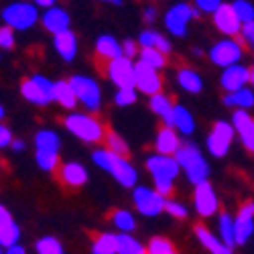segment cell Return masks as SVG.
<instances>
[{
	"instance_id": "6da1fadb",
	"label": "cell",
	"mask_w": 254,
	"mask_h": 254,
	"mask_svg": "<svg viewBox=\"0 0 254 254\" xmlns=\"http://www.w3.org/2000/svg\"><path fill=\"white\" fill-rule=\"evenodd\" d=\"M92 159L100 169L108 171L122 187H134L136 185L138 173H136V169L128 163L126 157H120V155H116L108 149H98V151L92 153Z\"/></svg>"
},
{
	"instance_id": "7a4b0ae2",
	"label": "cell",
	"mask_w": 254,
	"mask_h": 254,
	"mask_svg": "<svg viewBox=\"0 0 254 254\" xmlns=\"http://www.w3.org/2000/svg\"><path fill=\"white\" fill-rule=\"evenodd\" d=\"M146 167L155 179V189L161 195H169L173 191V181L179 175V163L173 155H153L146 159Z\"/></svg>"
},
{
	"instance_id": "3957f363",
	"label": "cell",
	"mask_w": 254,
	"mask_h": 254,
	"mask_svg": "<svg viewBox=\"0 0 254 254\" xmlns=\"http://www.w3.org/2000/svg\"><path fill=\"white\" fill-rule=\"evenodd\" d=\"M63 124H65V128L73 136H77L83 142H90V144L102 142L106 138V134H108V130L104 128V124L92 114H79V112L67 114Z\"/></svg>"
},
{
	"instance_id": "277c9868",
	"label": "cell",
	"mask_w": 254,
	"mask_h": 254,
	"mask_svg": "<svg viewBox=\"0 0 254 254\" xmlns=\"http://www.w3.org/2000/svg\"><path fill=\"white\" fill-rule=\"evenodd\" d=\"M4 25H8L14 31H27L37 25L39 20V10L37 4L31 2H12L2 10Z\"/></svg>"
},
{
	"instance_id": "5b68a950",
	"label": "cell",
	"mask_w": 254,
	"mask_h": 254,
	"mask_svg": "<svg viewBox=\"0 0 254 254\" xmlns=\"http://www.w3.org/2000/svg\"><path fill=\"white\" fill-rule=\"evenodd\" d=\"M53 88H55V81H51L45 75H33L27 81H23L20 86V94L23 98L31 104L37 106H47L49 102H53Z\"/></svg>"
},
{
	"instance_id": "8992f818",
	"label": "cell",
	"mask_w": 254,
	"mask_h": 254,
	"mask_svg": "<svg viewBox=\"0 0 254 254\" xmlns=\"http://www.w3.org/2000/svg\"><path fill=\"white\" fill-rule=\"evenodd\" d=\"M71 88L77 96V102H81L90 112H98L100 110V104H102V92L98 81L88 77V75H73L69 79Z\"/></svg>"
},
{
	"instance_id": "52a82bcc",
	"label": "cell",
	"mask_w": 254,
	"mask_h": 254,
	"mask_svg": "<svg viewBox=\"0 0 254 254\" xmlns=\"http://www.w3.org/2000/svg\"><path fill=\"white\" fill-rule=\"evenodd\" d=\"M242 41L236 39H224L218 41V43L209 49V61L218 67H230V65H236V63L242 59Z\"/></svg>"
},
{
	"instance_id": "ba28073f",
	"label": "cell",
	"mask_w": 254,
	"mask_h": 254,
	"mask_svg": "<svg viewBox=\"0 0 254 254\" xmlns=\"http://www.w3.org/2000/svg\"><path fill=\"white\" fill-rule=\"evenodd\" d=\"M234 132L236 128L232 126L230 122H216L214 128H211L209 136H207V151L214 155V157H226L228 151H230V144H232V138H234Z\"/></svg>"
},
{
	"instance_id": "9c48e42d",
	"label": "cell",
	"mask_w": 254,
	"mask_h": 254,
	"mask_svg": "<svg viewBox=\"0 0 254 254\" xmlns=\"http://www.w3.org/2000/svg\"><path fill=\"white\" fill-rule=\"evenodd\" d=\"M106 75L116 88H134V63L128 57H118L106 63Z\"/></svg>"
},
{
	"instance_id": "30bf717a",
	"label": "cell",
	"mask_w": 254,
	"mask_h": 254,
	"mask_svg": "<svg viewBox=\"0 0 254 254\" xmlns=\"http://www.w3.org/2000/svg\"><path fill=\"white\" fill-rule=\"evenodd\" d=\"M134 205L142 216H159L161 211H165V195H161L157 189H149V187H136L132 193Z\"/></svg>"
},
{
	"instance_id": "8fae6325",
	"label": "cell",
	"mask_w": 254,
	"mask_h": 254,
	"mask_svg": "<svg viewBox=\"0 0 254 254\" xmlns=\"http://www.w3.org/2000/svg\"><path fill=\"white\" fill-rule=\"evenodd\" d=\"M134 88L146 96H155V94H161V88H163V81H161V75H159V69L146 65L142 61H136L134 63Z\"/></svg>"
},
{
	"instance_id": "7c38bea8",
	"label": "cell",
	"mask_w": 254,
	"mask_h": 254,
	"mask_svg": "<svg viewBox=\"0 0 254 254\" xmlns=\"http://www.w3.org/2000/svg\"><path fill=\"white\" fill-rule=\"evenodd\" d=\"M195 18L193 16V8L189 4H175L173 8H169L165 14V27L169 29V33L175 37H183L187 33V25L189 20Z\"/></svg>"
},
{
	"instance_id": "4fadbf2b",
	"label": "cell",
	"mask_w": 254,
	"mask_h": 254,
	"mask_svg": "<svg viewBox=\"0 0 254 254\" xmlns=\"http://www.w3.org/2000/svg\"><path fill=\"white\" fill-rule=\"evenodd\" d=\"M195 209H197V214L207 218L211 214H216L218 211V195L214 191V187H211L209 181H203V183H197L195 185Z\"/></svg>"
},
{
	"instance_id": "5bb4252c",
	"label": "cell",
	"mask_w": 254,
	"mask_h": 254,
	"mask_svg": "<svg viewBox=\"0 0 254 254\" xmlns=\"http://www.w3.org/2000/svg\"><path fill=\"white\" fill-rule=\"evenodd\" d=\"M254 234V201H246L234 220L236 244H244Z\"/></svg>"
},
{
	"instance_id": "9a60e30c",
	"label": "cell",
	"mask_w": 254,
	"mask_h": 254,
	"mask_svg": "<svg viewBox=\"0 0 254 254\" xmlns=\"http://www.w3.org/2000/svg\"><path fill=\"white\" fill-rule=\"evenodd\" d=\"M214 25L218 27L220 33H224L228 37H236L242 31V23H240V18L236 16L232 4H222L214 12Z\"/></svg>"
},
{
	"instance_id": "2e32d148",
	"label": "cell",
	"mask_w": 254,
	"mask_h": 254,
	"mask_svg": "<svg viewBox=\"0 0 254 254\" xmlns=\"http://www.w3.org/2000/svg\"><path fill=\"white\" fill-rule=\"evenodd\" d=\"M232 126L236 128L244 149L254 153V118L246 110H234V114H232Z\"/></svg>"
},
{
	"instance_id": "e0dca14e",
	"label": "cell",
	"mask_w": 254,
	"mask_h": 254,
	"mask_svg": "<svg viewBox=\"0 0 254 254\" xmlns=\"http://www.w3.org/2000/svg\"><path fill=\"white\" fill-rule=\"evenodd\" d=\"M220 81H222V88L226 92H236L240 88H246V83L250 81V69L240 65V63H236V65H230V67L224 69Z\"/></svg>"
},
{
	"instance_id": "ac0fdd59",
	"label": "cell",
	"mask_w": 254,
	"mask_h": 254,
	"mask_svg": "<svg viewBox=\"0 0 254 254\" xmlns=\"http://www.w3.org/2000/svg\"><path fill=\"white\" fill-rule=\"evenodd\" d=\"M41 23H43V27L49 33L57 35V33H63V31L69 29V14H67V10H63V8H59L55 4V6H51V8H47L43 12V16H41Z\"/></svg>"
},
{
	"instance_id": "d6986e66",
	"label": "cell",
	"mask_w": 254,
	"mask_h": 254,
	"mask_svg": "<svg viewBox=\"0 0 254 254\" xmlns=\"http://www.w3.org/2000/svg\"><path fill=\"white\" fill-rule=\"evenodd\" d=\"M59 179L65 187L75 189L88 181V171H86V167L79 163H65L59 167Z\"/></svg>"
},
{
	"instance_id": "ffe728a7",
	"label": "cell",
	"mask_w": 254,
	"mask_h": 254,
	"mask_svg": "<svg viewBox=\"0 0 254 254\" xmlns=\"http://www.w3.org/2000/svg\"><path fill=\"white\" fill-rule=\"evenodd\" d=\"M53 47L63 61H73L77 55V37L69 29L53 35Z\"/></svg>"
},
{
	"instance_id": "44dd1931",
	"label": "cell",
	"mask_w": 254,
	"mask_h": 254,
	"mask_svg": "<svg viewBox=\"0 0 254 254\" xmlns=\"http://www.w3.org/2000/svg\"><path fill=\"white\" fill-rule=\"evenodd\" d=\"M179 136L175 132V128H171V126H163V128L159 130L157 134V140H155V149L159 155H175L179 151Z\"/></svg>"
},
{
	"instance_id": "7402d4cb",
	"label": "cell",
	"mask_w": 254,
	"mask_h": 254,
	"mask_svg": "<svg viewBox=\"0 0 254 254\" xmlns=\"http://www.w3.org/2000/svg\"><path fill=\"white\" fill-rule=\"evenodd\" d=\"M96 55L100 59H104L106 63L112 61V59H118L122 57V43L112 37V35H102L98 41H96Z\"/></svg>"
},
{
	"instance_id": "603a6c76",
	"label": "cell",
	"mask_w": 254,
	"mask_h": 254,
	"mask_svg": "<svg viewBox=\"0 0 254 254\" xmlns=\"http://www.w3.org/2000/svg\"><path fill=\"white\" fill-rule=\"evenodd\" d=\"M151 110L165 122V126H171L173 128V108H175V104L171 102V98H167L165 94H155L151 96Z\"/></svg>"
},
{
	"instance_id": "cb8c5ba5",
	"label": "cell",
	"mask_w": 254,
	"mask_h": 254,
	"mask_svg": "<svg viewBox=\"0 0 254 254\" xmlns=\"http://www.w3.org/2000/svg\"><path fill=\"white\" fill-rule=\"evenodd\" d=\"M195 236L211 254H232V248L224 240H218L205 226H195Z\"/></svg>"
},
{
	"instance_id": "d4e9b609",
	"label": "cell",
	"mask_w": 254,
	"mask_h": 254,
	"mask_svg": "<svg viewBox=\"0 0 254 254\" xmlns=\"http://www.w3.org/2000/svg\"><path fill=\"white\" fill-rule=\"evenodd\" d=\"M224 104L228 108H236V110H250L254 106V92L250 88H240L236 92H228L224 96Z\"/></svg>"
},
{
	"instance_id": "484cf974",
	"label": "cell",
	"mask_w": 254,
	"mask_h": 254,
	"mask_svg": "<svg viewBox=\"0 0 254 254\" xmlns=\"http://www.w3.org/2000/svg\"><path fill=\"white\" fill-rule=\"evenodd\" d=\"M53 98H55V102H59L65 110H73L75 106H77V96H75V92H73V88H71L69 79H67V81H65V79H63V81H55Z\"/></svg>"
},
{
	"instance_id": "4316f807",
	"label": "cell",
	"mask_w": 254,
	"mask_h": 254,
	"mask_svg": "<svg viewBox=\"0 0 254 254\" xmlns=\"http://www.w3.org/2000/svg\"><path fill=\"white\" fill-rule=\"evenodd\" d=\"M173 128L181 134H191L195 130V120L191 116V112H189L185 106H179L175 104V108H173Z\"/></svg>"
},
{
	"instance_id": "83f0119b",
	"label": "cell",
	"mask_w": 254,
	"mask_h": 254,
	"mask_svg": "<svg viewBox=\"0 0 254 254\" xmlns=\"http://www.w3.org/2000/svg\"><path fill=\"white\" fill-rule=\"evenodd\" d=\"M138 45L140 47H149V49H159L161 53L171 51V41H169L167 37H163L161 33H157V31H151V29H146V31L140 33Z\"/></svg>"
},
{
	"instance_id": "f1b7e54d",
	"label": "cell",
	"mask_w": 254,
	"mask_h": 254,
	"mask_svg": "<svg viewBox=\"0 0 254 254\" xmlns=\"http://www.w3.org/2000/svg\"><path fill=\"white\" fill-rule=\"evenodd\" d=\"M175 159H177V163H179V167L181 169H187L189 167H193L195 163H199L201 159H203V155H201V151L197 149L195 144H191V142H187V144H181L179 146V151L173 155Z\"/></svg>"
},
{
	"instance_id": "f546056e",
	"label": "cell",
	"mask_w": 254,
	"mask_h": 254,
	"mask_svg": "<svg viewBox=\"0 0 254 254\" xmlns=\"http://www.w3.org/2000/svg\"><path fill=\"white\" fill-rule=\"evenodd\" d=\"M177 81H179V86L189 94H199L203 90V79L193 69H181L177 73Z\"/></svg>"
},
{
	"instance_id": "4dcf8cb0",
	"label": "cell",
	"mask_w": 254,
	"mask_h": 254,
	"mask_svg": "<svg viewBox=\"0 0 254 254\" xmlns=\"http://www.w3.org/2000/svg\"><path fill=\"white\" fill-rule=\"evenodd\" d=\"M37 151H45V153H59V134L53 130H39L35 136Z\"/></svg>"
},
{
	"instance_id": "1f68e13d",
	"label": "cell",
	"mask_w": 254,
	"mask_h": 254,
	"mask_svg": "<svg viewBox=\"0 0 254 254\" xmlns=\"http://www.w3.org/2000/svg\"><path fill=\"white\" fill-rule=\"evenodd\" d=\"M116 248H118V254H146L144 246L132 236H128L126 232L124 234H116Z\"/></svg>"
},
{
	"instance_id": "d6a6232c",
	"label": "cell",
	"mask_w": 254,
	"mask_h": 254,
	"mask_svg": "<svg viewBox=\"0 0 254 254\" xmlns=\"http://www.w3.org/2000/svg\"><path fill=\"white\" fill-rule=\"evenodd\" d=\"M92 254H118L116 248V234H98L94 238Z\"/></svg>"
},
{
	"instance_id": "836d02e7",
	"label": "cell",
	"mask_w": 254,
	"mask_h": 254,
	"mask_svg": "<svg viewBox=\"0 0 254 254\" xmlns=\"http://www.w3.org/2000/svg\"><path fill=\"white\" fill-rule=\"evenodd\" d=\"M138 61L146 63V65H151L155 69H161L165 67V53H161L159 49H149V47H140L138 51Z\"/></svg>"
},
{
	"instance_id": "e575fe53",
	"label": "cell",
	"mask_w": 254,
	"mask_h": 254,
	"mask_svg": "<svg viewBox=\"0 0 254 254\" xmlns=\"http://www.w3.org/2000/svg\"><path fill=\"white\" fill-rule=\"evenodd\" d=\"M112 224H114L116 228H120V232H126V234L136 228L134 216L130 214V211H126V209H116V211H114V214H112Z\"/></svg>"
},
{
	"instance_id": "d590c367",
	"label": "cell",
	"mask_w": 254,
	"mask_h": 254,
	"mask_svg": "<svg viewBox=\"0 0 254 254\" xmlns=\"http://www.w3.org/2000/svg\"><path fill=\"white\" fill-rule=\"evenodd\" d=\"M106 149L120 155V157H128V144H126V140L120 134H116L112 130L106 134Z\"/></svg>"
},
{
	"instance_id": "8d00e7d4",
	"label": "cell",
	"mask_w": 254,
	"mask_h": 254,
	"mask_svg": "<svg viewBox=\"0 0 254 254\" xmlns=\"http://www.w3.org/2000/svg\"><path fill=\"white\" fill-rule=\"evenodd\" d=\"M185 173H187L189 181H191L193 185L203 183V181H207V177H209V165L205 163V159H201V161H199V163H195L193 167H189Z\"/></svg>"
},
{
	"instance_id": "74e56055",
	"label": "cell",
	"mask_w": 254,
	"mask_h": 254,
	"mask_svg": "<svg viewBox=\"0 0 254 254\" xmlns=\"http://www.w3.org/2000/svg\"><path fill=\"white\" fill-rule=\"evenodd\" d=\"M220 236L222 240L232 248L236 244V236H234V220H232L228 214L220 216Z\"/></svg>"
},
{
	"instance_id": "f35d334b",
	"label": "cell",
	"mask_w": 254,
	"mask_h": 254,
	"mask_svg": "<svg viewBox=\"0 0 254 254\" xmlns=\"http://www.w3.org/2000/svg\"><path fill=\"white\" fill-rule=\"evenodd\" d=\"M35 250H37V254H63L61 242L57 238H53V236H45V238L37 240Z\"/></svg>"
},
{
	"instance_id": "ab89813d",
	"label": "cell",
	"mask_w": 254,
	"mask_h": 254,
	"mask_svg": "<svg viewBox=\"0 0 254 254\" xmlns=\"http://www.w3.org/2000/svg\"><path fill=\"white\" fill-rule=\"evenodd\" d=\"M18 238H20V228L14 222H10V224L0 228V244H2V246L10 248V246H14L18 242Z\"/></svg>"
},
{
	"instance_id": "60d3db41",
	"label": "cell",
	"mask_w": 254,
	"mask_h": 254,
	"mask_svg": "<svg viewBox=\"0 0 254 254\" xmlns=\"http://www.w3.org/2000/svg\"><path fill=\"white\" fill-rule=\"evenodd\" d=\"M232 8H234V12L240 18L242 25L254 20V6L248 2V0H234V2H232Z\"/></svg>"
},
{
	"instance_id": "b9f144b4",
	"label": "cell",
	"mask_w": 254,
	"mask_h": 254,
	"mask_svg": "<svg viewBox=\"0 0 254 254\" xmlns=\"http://www.w3.org/2000/svg\"><path fill=\"white\" fill-rule=\"evenodd\" d=\"M37 165L43 171H55L59 167V153H45V151H37Z\"/></svg>"
},
{
	"instance_id": "7bdbcfd3",
	"label": "cell",
	"mask_w": 254,
	"mask_h": 254,
	"mask_svg": "<svg viewBox=\"0 0 254 254\" xmlns=\"http://www.w3.org/2000/svg\"><path fill=\"white\" fill-rule=\"evenodd\" d=\"M173 242L171 240H167L163 236H157L149 242V248H146V254H169V252H173Z\"/></svg>"
},
{
	"instance_id": "ee69618b",
	"label": "cell",
	"mask_w": 254,
	"mask_h": 254,
	"mask_svg": "<svg viewBox=\"0 0 254 254\" xmlns=\"http://www.w3.org/2000/svg\"><path fill=\"white\" fill-rule=\"evenodd\" d=\"M114 100L118 106H132L136 102V88H118Z\"/></svg>"
},
{
	"instance_id": "f6af8a7d",
	"label": "cell",
	"mask_w": 254,
	"mask_h": 254,
	"mask_svg": "<svg viewBox=\"0 0 254 254\" xmlns=\"http://www.w3.org/2000/svg\"><path fill=\"white\" fill-rule=\"evenodd\" d=\"M14 47V29H10L8 25L0 27V49L10 51Z\"/></svg>"
},
{
	"instance_id": "bcb514c9",
	"label": "cell",
	"mask_w": 254,
	"mask_h": 254,
	"mask_svg": "<svg viewBox=\"0 0 254 254\" xmlns=\"http://www.w3.org/2000/svg\"><path fill=\"white\" fill-rule=\"evenodd\" d=\"M165 211H169V214H171L173 218H177V220H185L187 218V207L181 205L179 201H173V199H169L165 203Z\"/></svg>"
},
{
	"instance_id": "7dc6e473",
	"label": "cell",
	"mask_w": 254,
	"mask_h": 254,
	"mask_svg": "<svg viewBox=\"0 0 254 254\" xmlns=\"http://www.w3.org/2000/svg\"><path fill=\"white\" fill-rule=\"evenodd\" d=\"M240 37H242V45H246L248 49H252V51H254V20H252V23L242 25Z\"/></svg>"
},
{
	"instance_id": "c3c4849f",
	"label": "cell",
	"mask_w": 254,
	"mask_h": 254,
	"mask_svg": "<svg viewBox=\"0 0 254 254\" xmlns=\"http://www.w3.org/2000/svg\"><path fill=\"white\" fill-rule=\"evenodd\" d=\"M193 2H195V6H197L199 10L214 14V12L224 4V0H193Z\"/></svg>"
},
{
	"instance_id": "681fc988",
	"label": "cell",
	"mask_w": 254,
	"mask_h": 254,
	"mask_svg": "<svg viewBox=\"0 0 254 254\" xmlns=\"http://www.w3.org/2000/svg\"><path fill=\"white\" fill-rule=\"evenodd\" d=\"M12 130L8 128V126L4 124H0V149H6V146L12 144Z\"/></svg>"
},
{
	"instance_id": "f907efd6",
	"label": "cell",
	"mask_w": 254,
	"mask_h": 254,
	"mask_svg": "<svg viewBox=\"0 0 254 254\" xmlns=\"http://www.w3.org/2000/svg\"><path fill=\"white\" fill-rule=\"evenodd\" d=\"M122 53H124V57L132 59V57L138 53V49H136V41H132V39H126L124 43H122Z\"/></svg>"
},
{
	"instance_id": "816d5d0a",
	"label": "cell",
	"mask_w": 254,
	"mask_h": 254,
	"mask_svg": "<svg viewBox=\"0 0 254 254\" xmlns=\"http://www.w3.org/2000/svg\"><path fill=\"white\" fill-rule=\"evenodd\" d=\"M10 222H14V220H12V216H10V211H8L2 203H0V228L6 226V224H10Z\"/></svg>"
},
{
	"instance_id": "f5cc1de1",
	"label": "cell",
	"mask_w": 254,
	"mask_h": 254,
	"mask_svg": "<svg viewBox=\"0 0 254 254\" xmlns=\"http://www.w3.org/2000/svg\"><path fill=\"white\" fill-rule=\"evenodd\" d=\"M155 18H157V10H155V6H146V8H144V20H146V23H153Z\"/></svg>"
},
{
	"instance_id": "db71d44e",
	"label": "cell",
	"mask_w": 254,
	"mask_h": 254,
	"mask_svg": "<svg viewBox=\"0 0 254 254\" xmlns=\"http://www.w3.org/2000/svg\"><path fill=\"white\" fill-rule=\"evenodd\" d=\"M55 2L57 0H33V4H37L41 8H51V6H55Z\"/></svg>"
},
{
	"instance_id": "11a10c76",
	"label": "cell",
	"mask_w": 254,
	"mask_h": 254,
	"mask_svg": "<svg viewBox=\"0 0 254 254\" xmlns=\"http://www.w3.org/2000/svg\"><path fill=\"white\" fill-rule=\"evenodd\" d=\"M6 254H27V252H25V248L20 246V244H14V246L6 248Z\"/></svg>"
},
{
	"instance_id": "9f6ffc18",
	"label": "cell",
	"mask_w": 254,
	"mask_h": 254,
	"mask_svg": "<svg viewBox=\"0 0 254 254\" xmlns=\"http://www.w3.org/2000/svg\"><path fill=\"white\" fill-rule=\"evenodd\" d=\"M10 146H12L14 151H23V149H25V142H23V140H12Z\"/></svg>"
},
{
	"instance_id": "6f0895ef",
	"label": "cell",
	"mask_w": 254,
	"mask_h": 254,
	"mask_svg": "<svg viewBox=\"0 0 254 254\" xmlns=\"http://www.w3.org/2000/svg\"><path fill=\"white\" fill-rule=\"evenodd\" d=\"M250 83H252V88H254V67L250 69Z\"/></svg>"
},
{
	"instance_id": "680465c9",
	"label": "cell",
	"mask_w": 254,
	"mask_h": 254,
	"mask_svg": "<svg viewBox=\"0 0 254 254\" xmlns=\"http://www.w3.org/2000/svg\"><path fill=\"white\" fill-rule=\"evenodd\" d=\"M102 2H112V4H120L122 0H102Z\"/></svg>"
},
{
	"instance_id": "91938a15",
	"label": "cell",
	"mask_w": 254,
	"mask_h": 254,
	"mask_svg": "<svg viewBox=\"0 0 254 254\" xmlns=\"http://www.w3.org/2000/svg\"><path fill=\"white\" fill-rule=\"evenodd\" d=\"M2 116H4V108H2V106H0V120H2Z\"/></svg>"
},
{
	"instance_id": "94428289",
	"label": "cell",
	"mask_w": 254,
	"mask_h": 254,
	"mask_svg": "<svg viewBox=\"0 0 254 254\" xmlns=\"http://www.w3.org/2000/svg\"><path fill=\"white\" fill-rule=\"evenodd\" d=\"M0 254H4V252H2V244H0Z\"/></svg>"
},
{
	"instance_id": "6125c7cd",
	"label": "cell",
	"mask_w": 254,
	"mask_h": 254,
	"mask_svg": "<svg viewBox=\"0 0 254 254\" xmlns=\"http://www.w3.org/2000/svg\"><path fill=\"white\" fill-rule=\"evenodd\" d=\"M169 254H177V252H175V250H173V252H169Z\"/></svg>"
}]
</instances>
